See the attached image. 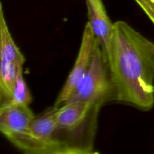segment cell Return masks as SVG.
Segmentation results:
<instances>
[{
  "instance_id": "cell-8",
  "label": "cell",
  "mask_w": 154,
  "mask_h": 154,
  "mask_svg": "<svg viewBox=\"0 0 154 154\" xmlns=\"http://www.w3.org/2000/svg\"><path fill=\"white\" fill-rule=\"evenodd\" d=\"M0 58L17 65H23L25 58L16 44L8 27L0 1Z\"/></svg>"
},
{
  "instance_id": "cell-6",
  "label": "cell",
  "mask_w": 154,
  "mask_h": 154,
  "mask_svg": "<svg viewBox=\"0 0 154 154\" xmlns=\"http://www.w3.org/2000/svg\"><path fill=\"white\" fill-rule=\"evenodd\" d=\"M85 2L88 22L107 60L114 23L108 16L102 0H85Z\"/></svg>"
},
{
  "instance_id": "cell-9",
  "label": "cell",
  "mask_w": 154,
  "mask_h": 154,
  "mask_svg": "<svg viewBox=\"0 0 154 154\" xmlns=\"http://www.w3.org/2000/svg\"><path fill=\"white\" fill-rule=\"evenodd\" d=\"M19 66L0 58V105L11 100Z\"/></svg>"
},
{
  "instance_id": "cell-12",
  "label": "cell",
  "mask_w": 154,
  "mask_h": 154,
  "mask_svg": "<svg viewBox=\"0 0 154 154\" xmlns=\"http://www.w3.org/2000/svg\"><path fill=\"white\" fill-rule=\"evenodd\" d=\"M152 1L153 3H154V0H152Z\"/></svg>"
},
{
  "instance_id": "cell-2",
  "label": "cell",
  "mask_w": 154,
  "mask_h": 154,
  "mask_svg": "<svg viewBox=\"0 0 154 154\" xmlns=\"http://www.w3.org/2000/svg\"><path fill=\"white\" fill-rule=\"evenodd\" d=\"M101 107L84 102L58 107L54 140L61 154L95 153L94 140Z\"/></svg>"
},
{
  "instance_id": "cell-5",
  "label": "cell",
  "mask_w": 154,
  "mask_h": 154,
  "mask_svg": "<svg viewBox=\"0 0 154 154\" xmlns=\"http://www.w3.org/2000/svg\"><path fill=\"white\" fill-rule=\"evenodd\" d=\"M97 42L91 26L87 22L84 28L75 62L55 99L54 106L59 107L64 104L69 99L88 67Z\"/></svg>"
},
{
  "instance_id": "cell-11",
  "label": "cell",
  "mask_w": 154,
  "mask_h": 154,
  "mask_svg": "<svg viewBox=\"0 0 154 154\" xmlns=\"http://www.w3.org/2000/svg\"><path fill=\"white\" fill-rule=\"evenodd\" d=\"M154 24V3L152 0H134Z\"/></svg>"
},
{
  "instance_id": "cell-4",
  "label": "cell",
  "mask_w": 154,
  "mask_h": 154,
  "mask_svg": "<svg viewBox=\"0 0 154 154\" xmlns=\"http://www.w3.org/2000/svg\"><path fill=\"white\" fill-rule=\"evenodd\" d=\"M58 107L52 106L35 116L27 129L7 138L14 146L26 153L61 154L54 140Z\"/></svg>"
},
{
  "instance_id": "cell-7",
  "label": "cell",
  "mask_w": 154,
  "mask_h": 154,
  "mask_svg": "<svg viewBox=\"0 0 154 154\" xmlns=\"http://www.w3.org/2000/svg\"><path fill=\"white\" fill-rule=\"evenodd\" d=\"M35 115L28 105H0V133L6 138L25 131Z\"/></svg>"
},
{
  "instance_id": "cell-3",
  "label": "cell",
  "mask_w": 154,
  "mask_h": 154,
  "mask_svg": "<svg viewBox=\"0 0 154 154\" xmlns=\"http://www.w3.org/2000/svg\"><path fill=\"white\" fill-rule=\"evenodd\" d=\"M112 100L114 91L108 63L97 41L87 71L66 103L84 102L102 108Z\"/></svg>"
},
{
  "instance_id": "cell-10",
  "label": "cell",
  "mask_w": 154,
  "mask_h": 154,
  "mask_svg": "<svg viewBox=\"0 0 154 154\" xmlns=\"http://www.w3.org/2000/svg\"><path fill=\"white\" fill-rule=\"evenodd\" d=\"M31 102L32 95L23 75V66H19L11 100L10 102L29 106Z\"/></svg>"
},
{
  "instance_id": "cell-1",
  "label": "cell",
  "mask_w": 154,
  "mask_h": 154,
  "mask_svg": "<svg viewBox=\"0 0 154 154\" xmlns=\"http://www.w3.org/2000/svg\"><path fill=\"white\" fill-rule=\"evenodd\" d=\"M114 100L149 111L154 106V43L127 22L114 23L107 57Z\"/></svg>"
}]
</instances>
